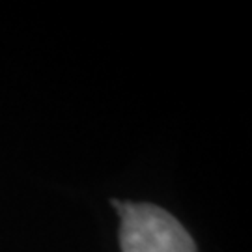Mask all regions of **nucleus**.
I'll return each mask as SVG.
<instances>
[{"label": "nucleus", "instance_id": "1", "mask_svg": "<svg viewBox=\"0 0 252 252\" xmlns=\"http://www.w3.org/2000/svg\"><path fill=\"white\" fill-rule=\"evenodd\" d=\"M122 217V252H196L187 230L168 211L152 204L112 200Z\"/></svg>", "mask_w": 252, "mask_h": 252}]
</instances>
